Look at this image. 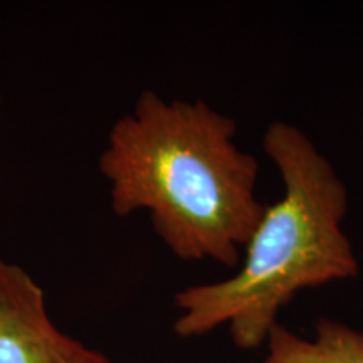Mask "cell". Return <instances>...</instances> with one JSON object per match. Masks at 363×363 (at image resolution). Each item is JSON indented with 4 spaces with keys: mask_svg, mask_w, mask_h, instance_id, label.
<instances>
[{
    "mask_svg": "<svg viewBox=\"0 0 363 363\" xmlns=\"http://www.w3.org/2000/svg\"><path fill=\"white\" fill-rule=\"evenodd\" d=\"M264 345L266 355L256 363H363V331L333 320L318 321L313 338L278 323Z\"/></svg>",
    "mask_w": 363,
    "mask_h": 363,
    "instance_id": "4",
    "label": "cell"
},
{
    "mask_svg": "<svg viewBox=\"0 0 363 363\" xmlns=\"http://www.w3.org/2000/svg\"><path fill=\"white\" fill-rule=\"evenodd\" d=\"M262 150L278 170L283 195L266 206L235 274L175 294L174 331L180 338L227 326L235 347L254 350L266 343L279 311L299 291L360 272L343 229L350 194L330 158L288 121L267 125Z\"/></svg>",
    "mask_w": 363,
    "mask_h": 363,
    "instance_id": "2",
    "label": "cell"
},
{
    "mask_svg": "<svg viewBox=\"0 0 363 363\" xmlns=\"http://www.w3.org/2000/svg\"><path fill=\"white\" fill-rule=\"evenodd\" d=\"M0 363H113L49 315L45 293L26 267L0 257Z\"/></svg>",
    "mask_w": 363,
    "mask_h": 363,
    "instance_id": "3",
    "label": "cell"
},
{
    "mask_svg": "<svg viewBox=\"0 0 363 363\" xmlns=\"http://www.w3.org/2000/svg\"><path fill=\"white\" fill-rule=\"evenodd\" d=\"M2 111H4V91H2V86H0V116H2Z\"/></svg>",
    "mask_w": 363,
    "mask_h": 363,
    "instance_id": "5",
    "label": "cell"
},
{
    "mask_svg": "<svg viewBox=\"0 0 363 363\" xmlns=\"http://www.w3.org/2000/svg\"><path fill=\"white\" fill-rule=\"evenodd\" d=\"M235 136L234 118L203 99L142 91L99 155L113 214L147 212L177 259L239 266L266 203L257 197L259 162Z\"/></svg>",
    "mask_w": 363,
    "mask_h": 363,
    "instance_id": "1",
    "label": "cell"
}]
</instances>
